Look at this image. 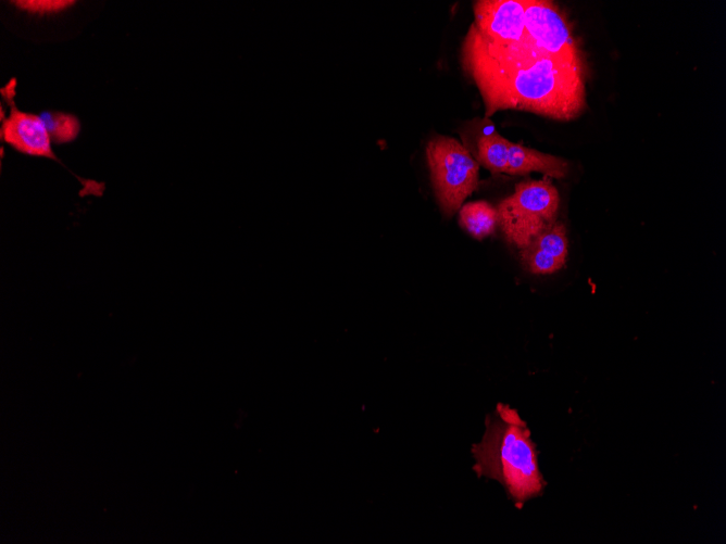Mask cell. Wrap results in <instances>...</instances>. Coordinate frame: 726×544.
Segmentation results:
<instances>
[{
	"instance_id": "8",
	"label": "cell",
	"mask_w": 726,
	"mask_h": 544,
	"mask_svg": "<svg viewBox=\"0 0 726 544\" xmlns=\"http://www.w3.org/2000/svg\"><path fill=\"white\" fill-rule=\"evenodd\" d=\"M568 242L564 225L555 220L528 245L521 249V262L535 275H550L561 269L567 258Z\"/></svg>"
},
{
	"instance_id": "1",
	"label": "cell",
	"mask_w": 726,
	"mask_h": 544,
	"mask_svg": "<svg viewBox=\"0 0 726 544\" xmlns=\"http://www.w3.org/2000/svg\"><path fill=\"white\" fill-rule=\"evenodd\" d=\"M461 66L476 85L487 117L517 110L567 122L586 107L585 59L554 56L527 39L495 42L472 23L462 42Z\"/></svg>"
},
{
	"instance_id": "2",
	"label": "cell",
	"mask_w": 726,
	"mask_h": 544,
	"mask_svg": "<svg viewBox=\"0 0 726 544\" xmlns=\"http://www.w3.org/2000/svg\"><path fill=\"white\" fill-rule=\"evenodd\" d=\"M485 423L481 441L472 448L477 475L498 481L516 506L540 495L546 483L526 422L500 403Z\"/></svg>"
},
{
	"instance_id": "13",
	"label": "cell",
	"mask_w": 726,
	"mask_h": 544,
	"mask_svg": "<svg viewBox=\"0 0 726 544\" xmlns=\"http://www.w3.org/2000/svg\"><path fill=\"white\" fill-rule=\"evenodd\" d=\"M16 7L30 13H53L64 10L72 5L74 1L67 0H25L15 1Z\"/></svg>"
},
{
	"instance_id": "11",
	"label": "cell",
	"mask_w": 726,
	"mask_h": 544,
	"mask_svg": "<svg viewBox=\"0 0 726 544\" xmlns=\"http://www.w3.org/2000/svg\"><path fill=\"white\" fill-rule=\"evenodd\" d=\"M510 142L497 131L481 135L477 140V162L492 174L506 173Z\"/></svg>"
},
{
	"instance_id": "5",
	"label": "cell",
	"mask_w": 726,
	"mask_h": 544,
	"mask_svg": "<svg viewBox=\"0 0 726 544\" xmlns=\"http://www.w3.org/2000/svg\"><path fill=\"white\" fill-rule=\"evenodd\" d=\"M526 39L559 58L585 59L571 24L549 0H524Z\"/></svg>"
},
{
	"instance_id": "7",
	"label": "cell",
	"mask_w": 726,
	"mask_h": 544,
	"mask_svg": "<svg viewBox=\"0 0 726 544\" xmlns=\"http://www.w3.org/2000/svg\"><path fill=\"white\" fill-rule=\"evenodd\" d=\"M473 12V25L488 40H526L524 0H477Z\"/></svg>"
},
{
	"instance_id": "12",
	"label": "cell",
	"mask_w": 726,
	"mask_h": 544,
	"mask_svg": "<svg viewBox=\"0 0 726 544\" xmlns=\"http://www.w3.org/2000/svg\"><path fill=\"white\" fill-rule=\"evenodd\" d=\"M52 141L66 143L76 139L80 123L74 115L62 112H43L40 115Z\"/></svg>"
},
{
	"instance_id": "9",
	"label": "cell",
	"mask_w": 726,
	"mask_h": 544,
	"mask_svg": "<svg viewBox=\"0 0 726 544\" xmlns=\"http://www.w3.org/2000/svg\"><path fill=\"white\" fill-rule=\"evenodd\" d=\"M541 173L548 178H564L568 173V163L559 156L510 142L506 174L527 175Z\"/></svg>"
},
{
	"instance_id": "4",
	"label": "cell",
	"mask_w": 726,
	"mask_h": 544,
	"mask_svg": "<svg viewBox=\"0 0 726 544\" xmlns=\"http://www.w3.org/2000/svg\"><path fill=\"white\" fill-rule=\"evenodd\" d=\"M426 159L438 203L451 216L477 188L479 163L456 139L441 135L428 141Z\"/></svg>"
},
{
	"instance_id": "6",
	"label": "cell",
	"mask_w": 726,
	"mask_h": 544,
	"mask_svg": "<svg viewBox=\"0 0 726 544\" xmlns=\"http://www.w3.org/2000/svg\"><path fill=\"white\" fill-rule=\"evenodd\" d=\"M16 80L1 89L10 105V114L2 118L1 139L16 151L59 161L51 147V138L40 116L20 111L14 103Z\"/></svg>"
},
{
	"instance_id": "3",
	"label": "cell",
	"mask_w": 726,
	"mask_h": 544,
	"mask_svg": "<svg viewBox=\"0 0 726 544\" xmlns=\"http://www.w3.org/2000/svg\"><path fill=\"white\" fill-rule=\"evenodd\" d=\"M560 195L551 180H524L498 205V225L509 243L528 245L556 219Z\"/></svg>"
},
{
	"instance_id": "10",
	"label": "cell",
	"mask_w": 726,
	"mask_h": 544,
	"mask_svg": "<svg viewBox=\"0 0 726 544\" xmlns=\"http://www.w3.org/2000/svg\"><path fill=\"white\" fill-rule=\"evenodd\" d=\"M498 211L487 201H473L459 210V223L473 238L490 236L498 225Z\"/></svg>"
}]
</instances>
